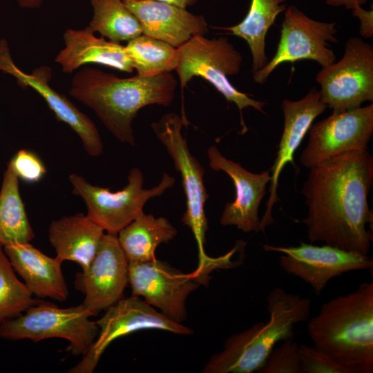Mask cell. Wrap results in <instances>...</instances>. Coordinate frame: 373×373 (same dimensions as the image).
<instances>
[{
	"label": "cell",
	"mask_w": 373,
	"mask_h": 373,
	"mask_svg": "<svg viewBox=\"0 0 373 373\" xmlns=\"http://www.w3.org/2000/svg\"><path fill=\"white\" fill-rule=\"evenodd\" d=\"M17 1L21 8L37 9L41 7L44 0H17Z\"/></svg>",
	"instance_id": "836d02e7"
},
{
	"label": "cell",
	"mask_w": 373,
	"mask_h": 373,
	"mask_svg": "<svg viewBox=\"0 0 373 373\" xmlns=\"http://www.w3.org/2000/svg\"><path fill=\"white\" fill-rule=\"evenodd\" d=\"M178 82L171 73L150 77L121 78L93 68H85L72 79L70 94L92 109L120 142L135 146L133 121L146 106H168Z\"/></svg>",
	"instance_id": "7a4b0ae2"
},
{
	"label": "cell",
	"mask_w": 373,
	"mask_h": 373,
	"mask_svg": "<svg viewBox=\"0 0 373 373\" xmlns=\"http://www.w3.org/2000/svg\"><path fill=\"white\" fill-rule=\"evenodd\" d=\"M0 70L15 77L20 86L30 87L38 93L57 119L66 124L77 134L89 155L97 157L103 153L102 141L94 122L66 97L50 86V68L41 66L34 69L31 74L24 73L12 61L7 41L1 39Z\"/></svg>",
	"instance_id": "2e32d148"
},
{
	"label": "cell",
	"mask_w": 373,
	"mask_h": 373,
	"mask_svg": "<svg viewBox=\"0 0 373 373\" xmlns=\"http://www.w3.org/2000/svg\"><path fill=\"white\" fill-rule=\"evenodd\" d=\"M210 167L225 172L233 180L235 200L227 203L220 222L223 226H236L243 232H259L260 219L258 209L266 195V187L271 180L270 169L253 173L240 163L225 157L216 146L208 149Z\"/></svg>",
	"instance_id": "e0dca14e"
},
{
	"label": "cell",
	"mask_w": 373,
	"mask_h": 373,
	"mask_svg": "<svg viewBox=\"0 0 373 373\" xmlns=\"http://www.w3.org/2000/svg\"><path fill=\"white\" fill-rule=\"evenodd\" d=\"M307 332L313 345L349 373H372L373 283L323 303Z\"/></svg>",
	"instance_id": "3957f363"
},
{
	"label": "cell",
	"mask_w": 373,
	"mask_h": 373,
	"mask_svg": "<svg viewBox=\"0 0 373 373\" xmlns=\"http://www.w3.org/2000/svg\"><path fill=\"white\" fill-rule=\"evenodd\" d=\"M285 0H251L244 19L233 26L220 28L245 39L252 55V73L269 62L265 53V37L277 16L286 9Z\"/></svg>",
	"instance_id": "cb8c5ba5"
},
{
	"label": "cell",
	"mask_w": 373,
	"mask_h": 373,
	"mask_svg": "<svg viewBox=\"0 0 373 373\" xmlns=\"http://www.w3.org/2000/svg\"><path fill=\"white\" fill-rule=\"evenodd\" d=\"M263 249L282 254L280 267L309 285L316 295L321 294L332 278L352 271H372L373 267V260L367 255L328 245L317 246L301 242L296 247H281L264 244Z\"/></svg>",
	"instance_id": "7c38bea8"
},
{
	"label": "cell",
	"mask_w": 373,
	"mask_h": 373,
	"mask_svg": "<svg viewBox=\"0 0 373 373\" xmlns=\"http://www.w3.org/2000/svg\"><path fill=\"white\" fill-rule=\"evenodd\" d=\"M139 20L142 34L179 48L196 35L209 32L202 15L156 0H122Z\"/></svg>",
	"instance_id": "d6986e66"
},
{
	"label": "cell",
	"mask_w": 373,
	"mask_h": 373,
	"mask_svg": "<svg viewBox=\"0 0 373 373\" xmlns=\"http://www.w3.org/2000/svg\"><path fill=\"white\" fill-rule=\"evenodd\" d=\"M3 249L15 271L33 295L61 302L68 298L62 262L58 258L46 256L30 242L10 244Z\"/></svg>",
	"instance_id": "ffe728a7"
},
{
	"label": "cell",
	"mask_w": 373,
	"mask_h": 373,
	"mask_svg": "<svg viewBox=\"0 0 373 373\" xmlns=\"http://www.w3.org/2000/svg\"><path fill=\"white\" fill-rule=\"evenodd\" d=\"M73 193L80 196L87 208V216L108 233L117 235L143 211L146 202L162 195L175 184L173 177L164 173L160 182L144 189V176L138 168L132 169L128 184L120 191L93 185L76 173L69 175Z\"/></svg>",
	"instance_id": "ba28073f"
},
{
	"label": "cell",
	"mask_w": 373,
	"mask_h": 373,
	"mask_svg": "<svg viewBox=\"0 0 373 373\" xmlns=\"http://www.w3.org/2000/svg\"><path fill=\"white\" fill-rule=\"evenodd\" d=\"M321 99L333 112L373 101V47L359 37L345 43L343 57L318 73Z\"/></svg>",
	"instance_id": "9c48e42d"
},
{
	"label": "cell",
	"mask_w": 373,
	"mask_h": 373,
	"mask_svg": "<svg viewBox=\"0 0 373 373\" xmlns=\"http://www.w3.org/2000/svg\"><path fill=\"white\" fill-rule=\"evenodd\" d=\"M166 3L172 4L182 8H186L195 4L197 0H156Z\"/></svg>",
	"instance_id": "e575fe53"
},
{
	"label": "cell",
	"mask_w": 373,
	"mask_h": 373,
	"mask_svg": "<svg viewBox=\"0 0 373 373\" xmlns=\"http://www.w3.org/2000/svg\"><path fill=\"white\" fill-rule=\"evenodd\" d=\"M18 176L10 162L0 190V246L28 243L35 237L19 190Z\"/></svg>",
	"instance_id": "d4e9b609"
},
{
	"label": "cell",
	"mask_w": 373,
	"mask_h": 373,
	"mask_svg": "<svg viewBox=\"0 0 373 373\" xmlns=\"http://www.w3.org/2000/svg\"><path fill=\"white\" fill-rule=\"evenodd\" d=\"M242 62L241 54L225 37L207 39L196 35L178 48L177 72L182 88L194 77H200L211 83L225 99L234 103L240 114L242 133L247 131L242 111L247 107L265 114V103L238 90L228 76L237 75Z\"/></svg>",
	"instance_id": "8992f818"
},
{
	"label": "cell",
	"mask_w": 373,
	"mask_h": 373,
	"mask_svg": "<svg viewBox=\"0 0 373 373\" xmlns=\"http://www.w3.org/2000/svg\"><path fill=\"white\" fill-rule=\"evenodd\" d=\"M128 271L132 296H142L148 304L179 323L187 316L188 296L202 283L194 273L185 274L156 259L129 262Z\"/></svg>",
	"instance_id": "5bb4252c"
},
{
	"label": "cell",
	"mask_w": 373,
	"mask_h": 373,
	"mask_svg": "<svg viewBox=\"0 0 373 373\" xmlns=\"http://www.w3.org/2000/svg\"><path fill=\"white\" fill-rule=\"evenodd\" d=\"M299 356L302 373H349L314 345H300Z\"/></svg>",
	"instance_id": "f546056e"
},
{
	"label": "cell",
	"mask_w": 373,
	"mask_h": 373,
	"mask_svg": "<svg viewBox=\"0 0 373 373\" xmlns=\"http://www.w3.org/2000/svg\"><path fill=\"white\" fill-rule=\"evenodd\" d=\"M186 122L178 115H164L151 126L157 137L171 157L174 166L180 173L186 198V211L182 222L189 227L198 248L199 264L195 271L209 274L218 267V258L209 257L204 251L205 233L208 222L204 204L209 198L204 184V171L199 161L191 153L186 140L182 134Z\"/></svg>",
	"instance_id": "5b68a950"
},
{
	"label": "cell",
	"mask_w": 373,
	"mask_h": 373,
	"mask_svg": "<svg viewBox=\"0 0 373 373\" xmlns=\"http://www.w3.org/2000/svg\"><path fill=\"white\" fill-rule=\"evenodd\" d=\"M9 162L18 178L26 182H38L46 172L40 159L25 149L19 151Z\"/></svg>",
	"instance_id": "4dcf8cb0"
},
{
	"label": "cell",
	"mask_w": 373,
	"mask_h": 373,
	"mask_svg": "<svg viewBox=\"0 0 373 373\" xmlns=\"http://www.w3.org/2000/svg\"><path fill=\"white\" fill-rule=\"evenodd\" d=\"M63 37L65 47L55 61L66 73H72L86 64L104 65L126 73L134 70L124 46L96 37L88 27L67 29Z\"/></svg>",
	"instance_id": "44dd1931"
},
{
	"label": "cell",
	"mask_w": 373,
	"mask_h": 373,
	"mask_svg": "<svg viewBox=\"0 0 373 373\" xmlns=\"http://www.w3.org/2000/svg\"><path fill=\"white\" fill-rule=\"evenodd\" d=\"M104 230L87 215L79 213L52 220L48 238L56 258L70 260L86 269L96 255Z\"/></svg>",
	"instance_id": "7402d4cb"
},
{
	"label": "cell",
	"mask_w": 373,
	"mask_h": 373,
	"mask_svg": "<svg viewBox=\"0 0 373 373\" xmlns=\"http://www.w3.org/2000/svg\"><path fill=\"white\" fill-rule=\"evenodd\" d=\"M177 229L164 217L140 213L117 233V239L128 262H147L155 259V251L168 243Z\"/></svg>",
	"instance_id": "603a6c76"
},
{
	"label": "cell",
	"mask_w": 373,
	"mask_h": 373,
	"mask_svg": "<svg viewBox=\"0 0 373 373\" xmlns=\"http://www.w3.org/2000/svg\"><path fill=\"white\" fill-rule=\"evenodd\" d=\"M93 15L87 26L109 41H128L142 34L141 24L122 0H91Z\"/></svg>",
	"instance_id": "484cf974"
},
{
	"label": "cell",
	"mask_w": 373,
	"mask_h": 373,
	"mask_svg": "<svg viewBox=\"0 0 373 373\" xmlns=\"http://www.w3.org/2000/svg\"><path fill=\"white\" fill-rule=\"evenodd\" d=\"M128 262L117 235L104 233L94 258L76 275L74 285L84 295L82 303L96 316L123 298L128 282Z\"/></svg>",
	"instance_id": "9a60e30c"
},
{
	"label": "cell",
	"mask_w": 373,
	"mask_h": 373,
	"mask_svg": "<svg viewBox=\"0 0 373 373\" xmlns=\"http://www.w3.org/2000/svg\"><path fill=\"white\" fill-rule=\"evenodd\" d=\"M373 181V157L365 150L346 152L312 167L301 193L307 216L301 222L311 242L367 255L373 213L367 195Z\"/></svg>",
	"instance_id": "6da1fadb"
},
{
	"label": "cell",
	"mask_w": 373,
	"mask_h": 373,
	"mask_svg": "<svg viewBox=\"0 0 373 373\" xmlns=\"http://www.w3.org/2000/svg\"><path fill=\"white\" fill-rule=\"evenodd\" d=\"M367 0H325L327 4L338 7L344 6L346 9L352 10L356 6H362L365 3Z\"/></svg>",
	"instance_id": "d6a6232c"
},
{
	"label": "cell",
	"mask_w": 373,
	"mask_h": 373,
	"mask_svg": "<svg viewBox=\"0 0 373 373\" xmlns=\"http://www.w3.org/2000/svg\"><path fill=\"white\" fill-rule=\"evenodd\" d=\"M90 314L80 304L60 308L41 300L20 316L0 325V337L17 341L29 339L34 343L61 338L69 342L66 350L75 356H84L95 342L99 329Z\"/></svg>",
	"instance_id": "52a82bcc"
},
{
	"label": "cell",
	"mask_w": 373,
	"mask_h": 373,
	"mask_svg": "<svg viewBox=\"0 0 373 373\" xmlns=\"http://www.w3.org/2000/svg\"><path fill=\"white\" fill-rule=\"evenodd\" d=\"M300 162L309 169L329 157L367 149L373 133V104L341 112L312 125Z\"/></svg>",
	"instance_id": "4fadbf2b"
},
{
	"label": "cell",
	"mask_w": 373,
	"mask_h": 373,
	"mask_svg": "<svg viewBox=\"0 0 373 373\" xmlns=\"http://www.w3.org/2000/svg\"><path fill=\"white\" fill-rule=\"evenodd\" d=\"M125 50L140 77L171 73L177 66V48L143 34L128 41Z\"/></svg>",
	"instance_id": "4316f807"
},
{
	"label": "cell",
	"mask_w": 373,
	"mask_h": 373,
	"mask_svg": "<svg viewBox=\"0 0 373 373\" xmlns=\"http://www.w3.org/2000/svg\"><path fill=\"white\" fill-rule=\"evenodd\" d=\"M96 323L99 332L95 342L69 372H93L101 356L113 341L139 330L155 329L184 335L193 332L190 328L171 320L135 296L122 298L108 307Z\"/></svg>",
	"instance_id": "8fae6325"
},
{
	"label": "cell",
	"mask_w": 373,
	"mask_h": 373,
	"mask_svg": "<svg viewBox=\"0 0 373 373\" xmlns=\"http://www.w3.org/2000/svg\"><path fill=\"white\" fill-rule=\"evenodd\" d=\"M335 23L312 19L294 6L285 11L276 52L261 70L253 73L254 82L264 84L274 70L285 62L309 59L325 67L336 61L330 44H336Z\"/></svg>",
	"instance_id": "30bf717a"
},
{
	"label": "cell",
	"mask_w": 373,
	"mask_h": 373,
	"mask_svg": "<svg viewBox=\"0 0 373 373\" xmlns=\"http://www.w3.org/2000/svg\"><path fill=\"white\" fill-rule=\"evenodd\" d=\"M24 283L15 274L3 249L0 246V325L17 317L28 307L38 303Z\"/></svg>",
	"instance_id": "83f0119b"
},
{
	"label": "cell",
	"mask_w": 373,
	"mask_h": 373,
	"mask_svg": "<svg viewBox=\"0 0 373 373\" xmlns=\"http://www.w3.org/2000/svg\"><path fill=\"white\" fill-rule=\"evenodd\" d=\"M281 108L284 115V128L275 162L270 169L269 197L267 201L266 210L260 221L259 231L262 232L274 222L272 208L279 200L277 188L283 169L289 162L295 166L294 155L296 150L314 120L325 111L327 106L321 101L319 90L313 87L299 100L284 99Z\"/></svg>",
	"instance_id": "ac0fdd59"
},
{
	"label": "cell",
	"mask_w": 373,
	"mask_h": 373,
	"mask_svg": "<svg viewBox=\"0 0 373 373\" xmlns=\"http://www.w3.org/2000/svg\"><path fill=\"white\" fill-rule=\"evenodd\" d=\"M353 16L360 21V35L365 38L373 36V10H365L361 6H356L352 9Z\"/></svg>",
	"instance_id": "1f68e13d"
},
{
	"label": "cell",
	"mask_w": 373,
	"mask_h": 373,
	"mask_svg": "<svg viewBox=\"0 0 373 373\" xmlns=\"http://www.w3.org/2000/svg\"><path fill=\"white\" fill-rule=\"evenodd\" d=\"M259 373H302L299 356V345L294 340L283 341L268 355Z\"/></svg>",
	"instance_id": "f1b7e54d"
},
{
	"label": "cell",
	"mask_w": 373,
	"mask_h": 373,
	"mask_svg": "<svg viewBox=\"0 0 373 373\" xmlns=\"http://www.w3.org/2000/svg\"><path fill=\"white\" fill-rule=\"evenodd\" d=\"M267 322L254 323L229 337L222 350L214 354L203 368L204 373H252L263 365L276 344L294 338V327L309 320L312 300L308 297L273 289L267 296Z\"/></svg>",
	"instance_id": "277c9868"
}]
</instances>
